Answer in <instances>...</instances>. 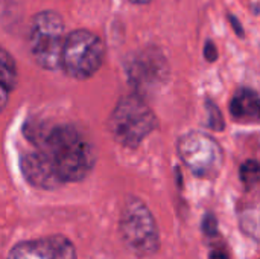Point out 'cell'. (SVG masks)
Masks as SVG:
<instances>
[{
	"mask_svg": "<svg viewBox=\"0 0 260 259\" xmlns=\"http://www.w3.org/2000/svg\"><path fill=\"white\" fill-rule=\"evenodd\" d=\"M21 171L26 180L37 188L52 189L61 185L53 169L50 168L47 159L40 150L27 153L21 157Z\"/></svg>",
	"mask_w": 260,
	"mask_h": 259,
	"instance_id": "obj_8",
	"label": "cell"
},
{
	"mask_svg": "<svg viewBox=\"0 0 260 259\" xmlns=\"http://www.w3.org/2000/svg\"><path fill=\"white\" fill-rule=\"evenodd\" d=\"M35 145L47 159L61 185L85 179L96 162L91 142L72 125L53 127L40 136Z\"/></svg>",
	"mask_w": 260,
	"mask_h": 259,
	"instance_id": "obj_1",
	"label": "cell"
},
{
	"mask_svg": "<svg viewBox=\"0 0 260 259\" xmlns=\"http://www.w3.org/2000/svg\"><path fill=\"white\" fill-rule=\"evenodd\" d=\"M133 3H148V2H151V0H131Z\"/></svg>",
	"mask_w": 260,
	"mask_h": 259,
	"instance_id": "obj_16",
	"label": "cell"
},
{
	"mask_svg": "<svg viewBox=\"0 0 260 259\" xmlns=\"http://www.w3.org/2000/svg\"><path fill=\"white\" fill-rule=\"evenodd\" d=\"M8 89H5L3 85H0V113L3 111V108L8 104Z\"/></svg>",
	"mask_w": 260,
	"mask_h": 259,
	"instance_id": "obj_14",
	"label": "cell"
},
{
	"mask_svg": "<svg viewBox=\"0 0 260 259\" xmlns=\"http://www.w3.org/2000/svg\"><path fill=\"white\" fill-rule=\"evenodd\" d=\"M64 40V21L58 12L43 11L34 17L29 31V49L41 67L49 70L59 67Z\"/></svg>",
	"mask_w": 260,
	"mask_h": 259,
	"instance_id": "obj_3",
	"label": "cell"
},
{
	"mask_svg": "<svg viewBox=\"0 0 260 259\" xmlns=\"http://www.w3.org/2000/svg\"><path fill=\"white\" fill-rule=\"evenodd\" d=\"M120 235L125 246L137 256H148L160 246L158 229L151 211L137 198L125 203L120 217Z\"/></svg>",
	"mask_w": 260,
	"mask_h": 259,
	"instance_id": "obj_4",
	"label": "cell"
},
{
	"mask_svg": "<svg viewBox=\"0 0 260 259\" xmlns=\"http://www.w3.org/2000/svg\"><path fill=\"white\" fill-rule=\"evenodd\" d=\"M104 60V44L98 35L88 31H73L66 35L59 67L76 79L93 76Z\"/></svg>",
	"mask_w": 260,
	"mask_h": 259,
	"instance_id": "obj_5",
	"label": "cell"
},
{
	"mask_svg": "<svg viewBox=\"0 0 260 259\" xmlns=\"http://www.w3.org/2000/svg\"><path fill=\"white\" fill-rule=\"evenodd\" d=\"M6 259H76V249L66 237L53 235L14 246Z\"/></svg>",
	"mask_w": 260,
	"mask_h": 259,
	"instance_id": "obj_7",
	"label": "cell"
},
{
	"mask_svg": "<svg viewBox=\"0 0 260 259\" xmlns=\"http://www.w3.org/2000/svg\"><path fill=\"white\" fill-rule=\"evenodd\" d=\"M155 116L148 104L129 95L122 98L110 118V130L114 139L128 148H136L155 128Z\"/></svg>",
	"mask_w": 260,
	"mask_h": 259,
	"instance_id": "obj_2",
	"label": "cell"
},
{
	"mask_svg": "<svg viewBox=\"0 0 260 259\" xmlns=\"http://www.w3.org/2000/svg\"><path fill=\"white\" fill-rule=\"evenodd\" d=\"M209 118H210L209 125H210L213 130H222V128H224L222 118H221V111H219L215 105L210 107V110H209Z\"/></svg>",
	"mask_w": 260,
	"mask_h": 259,
	"instance_id": "obj_12",
	"label": "cell"
},
{
	"mask_svg": "<svg viewBox=\"0 0 260 259\" xmlns=\"http://www.w3.org/2000/svg\"><path fill=\"white\" fill-rule=\"evenodd\" d=\"M178 154L190 172L203 179L218 176L224 163L219 143L200 131L187 133L178 140Z\"/></svg>",
	"mask_w": 260,
	"mask_h": 259,
	"instance_id": "obj_6",
	"label": "cell"
},
{
	"mask_svg": "<svg viewBox=\"0 0 260 259\" xmlns=\"http://www.w3.org/2000/svg\"><path fill=\"white\" fill-rule=\"evenodd\" d=\"M206 52V58L209 60V61H215L216 60V56H218V52H216V46L212 43V41H209L207 44H206V49H204Z\"/></svg>",
	"mask_w": 260,
	"mask_h": 259,
	"instance_id": "obj_13",
	"label": "cell"
},
{
	"mask_svg": "<svg viewBox=\"0 0 260 259\" xmlns=\"http://www.w3.org/2000/svg\"><path fill=\"white\" fill-rule=\"evenodd\" d=\"M209 259H230L227 256V253L225 252H222V250H213V252H210V256Z\"/></svg>",
	"mask_w": 260,
	"mask_h": 259,
	"instance_id": "obj_15",
	"label": "cell"
},
{
	"mask_svg": "<svg viewBox=\"0 0 260 259\" xmlns=\"http://www.w3.org/2000/svg\"><path fill=\"white\" fill-rule=\"evenodd\" d=\"M232 116L241 122H257L259 121V96L254 90L242 87L239 89L230 104Z\"/></svg>",
	"mask_w": 260,
	"mask_h": 259,
	"instance_id": "obj_9",
	"label": "cell"
},
{
	"mask_svg": "<svg viewBox=\"0 0 260 259\" xmlns=\"http://www.w3.org/2000/svg\"><path fill=\"white\" fill-rule=\"evenodd\" d=\"M241 180L242 183L251 189L259 182V163L256 160H247L241 168Z\"/></svg>",
	"mask_w": 260,
	"mask_h": 259,
	"instance_id": "obj_11",
	"label": "cell"
},
{
	"mask_svg": "<svg viewBox=\"0 0 260 259\" xmlns=\"http://www.w3.org/2000/svg\"><path fill=\"white\" fill-rule=\"evenodd\" d=\"M17 84V67L12 56L0 47V85L11 90Z\"/></svg>",
	"mask_w": 260,
	"mask_h": 259,
	"instance_id": "obj_10",
	"label": "cell"
}]
</instances>
